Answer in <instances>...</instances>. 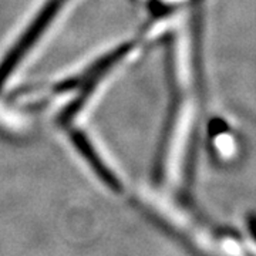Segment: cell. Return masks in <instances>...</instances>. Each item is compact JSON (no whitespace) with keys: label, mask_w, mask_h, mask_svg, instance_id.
I'll return each mask as SVG.
<instances>
[{"label":"cell","mask_w":256,"mask_h":256,"mask_svg":"<svg viewBox=\"0 0 256 256\" xmlns=\"http://www.w3.org/2000/svg\"><path fill=\"white\" fill-rule=\"evenodd\" d=\"M67 0H48L42 12L37 14L34 20L30 23V26L26 28V32L20 36L18 42L10 48L9 54L6 56L0 63V92L3 88V84L13 73L16 66L20 63V60L24 57L28 50L33 47L37 42V38L44 33L47 26L52 23V20L56 18L58 10L63 8V4Z\"/></svg>","instance_id":"6da1fadb"},{"label":"cell","mask_w":256,"mask_h":256,"mask_svg":"<svg viewBox=\"0 0 256 256\" xmlns=\"http://www.w3.org/2000/svg\"><path fill=\"white\" fill-rule=\"evenodd\" d=\"M132 46H134V42H127V43L121 44V46L117 47L116 50H112L108 54L102 56L100 60L92 64L86 73L80 76V77H77L78 82H80L78 87H82V90H80L78 97L72 101L67 106V108L60 114L58 121L62 124L70 122L74 116H77V112L82 110V106L86 104V101L88 100V97L92 94L94 88L97 87V84L101 82V78L106 76L107 72H110L111 68L118 63L121 58H124L131 52Z\"/></svg>","instance_id":"7a4b0ae2"},{"label":"cell","mask_w":256,"mask_h":256,"mask_svg":"<svg viewBox=\"0 0 256 256\" xmlns=\"http://www.w3.org/2000/svg\"><path fill=\"white\" fill-rule=\"evenodd\" d=\"M166 66H168V80H170V88H171V98H170V106H168V112L165 118L164 130L162 136L160 138V144L156 150V162H154V176L156 181H160L164 174V164L166 160V151L170 146V138L172 134V127H174L175 116L178 110V90L175 84V70H174V57H172V43L171 40L168 42V48H166Z\"/></svg>","instance_id":"3957f363"},{"label":"cell","mask_w":256,"mask_h":256,"mask_svg":"<svg viewBox=\"0 0 256 256\" xmlns=\"http://www.w3.org/2000/svg\"><path fill=\"white\" fill-rule=\"evenodd\" d=\"M70 137H72V141H73L76 148L78 150V152L87 160V162L96 171V174L100 176L101 181L106 185H108L111 190L121 191L122 185L120 182V180L116 176V174L111 171L110 168L104 164V161L101 160L100 156L96 152V150L92 146V142L87 138V136H84L82 131H78V130H74V131H72Z\"/></svg>","instance_id":"277c9868"}]
</instances>
